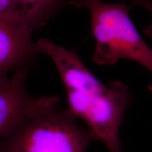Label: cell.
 Listing matches in <instances>:
<instances>
[{
	"label": "cell",
	"mask_w": 152,
	"mask_h": 152,
	"mask_svg": "<svg viewBox=\"0 0 152 152\" xmlns=\"http://www.w3.org/2000/svg\"><path fill=\"white\" fill-rule=\"evenodd\" d=\"M0 20L28 28L14 0H0Z\"/></svg>",
	"instance_id": "cell-7"
},
{
	"label": "cell",
	"mask_w": 152,
	"mask_h": 152,
	"mask_svg": "<svg viewBox=\"0 0 152 152\" xmlns=\"http://www.w3.org/2000/svg\"><path fill=\"white\" fill-rule=\"evenodd\" d=\"M37 51L50 57L65 87L68 109L92 131L109 152H122L119 138L123 115L131 102L128 87L115 80L101 82L74 50L47 38L36 42Z\"/></svg>",
	"instance_id": "cell-1"
},
{
	"label": "cell",
	"mask_w": 152,
	"mask_h": 152,
	"mask_svg": "<svg viewBox=\"0 0 152 152\" xmlns=\"http://www.w3.org/2000/svg\"><path fill=\"white\" fill-rule=\"evenodd\" d=\"M70 0H14L23 21L33 31L58 14Z\"/></svg>",
	"instance_id": "cell-6"
},
{
	"label": "cell",
	"mask_w": 152,
	"mask_h": 152,
	"mask_svg": "<svg viewBox=\"0 0 152 152\" xmlns=\"http://www.w3.org/2000/svg\"><path fill=\"white\" fill-rule=\"evenodd\" d=\"M29 68H19L11 77H0V140L32 114L58 106L56 96H32L26 89Z\"/></svg>",
	"instance_id": "cell-4"
},
{
	"label": "cell",
	"mask_w": 152,
	"mask_h": 152,
	"mask_svg": "<svg viewBox=\"0 0 152 152\" xmlns=\"http://www.w3.org/2000/svg\"><path fill=\"white\" fill-rule=\"evenodd\" d=\"M33 30L0 20V77L29 68L38 52Z\"/></svg>",
	"instance_id": "cell-5"
},
{
	"label": "cell",
	"mask_w": 152,
	"mask_h": 152,
	"mask_svg": "<svg viewBox=\"0 0 152 152\" xmlns=\"http://www.w3.org/2000/svg\"><path fill=\"white\" fill-rule=\"evenodd\" d=\"M92 33L96 41L93 61L101 66L113 65L121 59L137 62L152 73V50L138 33L130 17V7L124 1L93 3ZM149 89L152 94V85Z\"/></svg>",
	"instance_id": "cell-3"
},
{
	"label": "cell",
	"mask_w": 152,
	"mask_h": 152,
	"mask_svg": "<svg viewBox=\"0 0 152 152\" xmlns=\"http://www.w3.org/2000/svg\"><path fill=\"white\" fill-rule=\"evenodd\" d=\"M131 6H139L146 9L152 14V0H132ZM144 34L148 37L152 39V23L146 28L144 30Z\"/></svg>",
	"instance_id": "cell-8"
},
{
	"label": "cell",
	"mask_w": 152,
	"mask_h": 152,
	"mask_svg": "<svg viewBox=\"0 0 152 152\" xmlns=\"http://www.w3.org/2000/svg\"><path fill=\"white\" fill-rule=\"evenodd\" d=\"M102 0H70L69 4L73 5L79 8L87 9L93 3L100 1Z\"/></svg>",
	"instance_id": "cell-9"
},
{
	"label": "cell",
	"mask_w": 152,
	"mask_h": 152,
	"mask_svg": "<svg viewBox=\"0 0 152 152\" xmlns=\"http://www.w3.org/2000/svg\"><path fill=\"white\" fill-rule=\"evenodd\" d=\"M94 140L68 108L58 105L18 123L0 140V152H86Z\"/></svg>",
	"instance_id": "cell-2"
}]
</instances>
